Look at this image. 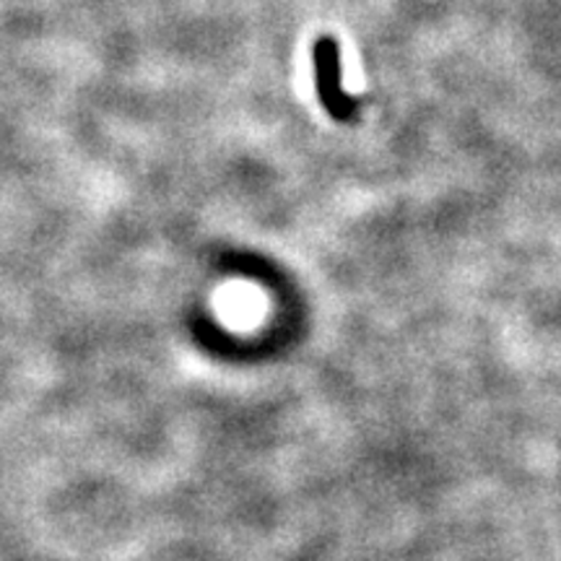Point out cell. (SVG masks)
Wrapping results in <instances>:
<instances>
[{
    "mask_svg": "<svg viewBox=\"0 0 561 561\" xmlns=\"http://www.w3.org/2000/svg\"><path fill=\"white\" fill-rule=\"evenodd\" d=\"M312 68H314V89L322 110L333 117L335 123H351L359 115V100L351 96L341 87V45L331 34H322L312 45Z\"/></svg>",
    "mask_w": 561,
    "mask_h": 561,
    "instance_id": "obj_1",
    "label": "cell"
}]
</instances>
